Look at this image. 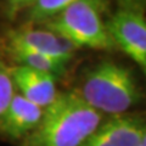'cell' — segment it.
<instances>
[{
    "mask_svg": "<svg viewBox=\"0 0 146 146\" xmlns=\"http://www.w3.org/2000/svg\"><path fill=\"white\" fill-rule=\"evenodd\" d=\"M101 119V113L90 107L77 90L57 93L44 108L38 125L22 139V146H80Z\"/></svg>",
    "mask_w": 146,
    "mask_h": 146,
    "instance_id": "6da1fadb",
    "label": "cell"
},
{
    "mask_svg": "<svg viewBox=\"0 0 146 146\" xmlns=\"http://www.w3.org/2000/svg\"><path fill=\"white\" fill-rule=\"evenodd\" d=\"M76 90L95 111L111 116L129 111L141 96L133 72L112 61H102L91 67Z\"/></svg>",
    "mask_w": 146,
    "mask_h": 146,
    "instance_id": "7a4b0ae2",
    "label": "cell"
},
{
    "mask_svg": "<svg viewBox=\"0 0 146 146\" xmlns=\"http://www.w3.org/2000/svg\"><path fill=\"white\" fill-rule=\"evenodd\" d=\"M105 0H77L45 23V28L58 34L76 48L111 50L115 48L102 12Z\"/></svg>",
    "mask_w": 146,
    "mask_h": 146,
    "instance_id": "3957f363",
    "label": "cell"
},
{
    "mask_svg": "<svg viewBox=\"0 0 146 146\" xmlns=\"http://www.w3.org/2000/svg\"><path fill=\"white\" fill-rule=\"evenodd\" d=\"M115 46L146 68V20L138 7H121L105 22Z\"/></svg>",
    "mask_w": 146,
    "mask_h": 146,
    "instance_id": "277c9868",
    "label": "cell"
},
{
    "mask_svg": "<svg viewBox=\"0 0 146 146\" xmlns=\"http://www.w3.org/2000/svg\"><path fill=\"white\" fill-rule=\"evenodd\" d=\"M146 139V124L140 116L116 115L101 122L80 146H139Z\"/></svg>",
    "mask_w": 146,
    "mask_h": 146,
    "instance_id": "5b68a950",
    "label": "cell"
},
{
    "mask_svg": "<svg viewBox=\"0 0 146 146\" xmlns=\"http://www.w3.org/2000/svg\"><path fill=\"white\" fill-rule=\"evenodd\" d=\"M7 48L32 50L67 62H71L76 50L78 49L51 31L35 28L10 31L7 33Z\"/></svg>",
    "mask_w": 146,
    "mask_h": 146,
    "instance_id": "8992f818",
    "label": "cell"
},
{
    "mask_svg": "<svg viewBox=\"0 0 146 146\" xmlns=\"http://www.w3.org/2000/svg\"><path fill=\"white\" fill-rule=\"evenodd\" d=\"M9 70L18 94L32 104L45 108L57 96L56 77L21 65L9 67Z\"/></svg>",
    "mask_w": 146,
    "mask_h": 146,
    "instance_id": "52a82bcc",
    "label": "cell"
},
{
    "mask_svg": "<svg viewBox=\"0 0 146 146\" xmlns=\"http://www.w3.org/2000/svg\"><path fill=\"white\" fill-rule=\"evenodd\" d=\"M44 108L15 94L0 119V133L12 140H22L42 119Z\"/></svg>",
    "mask_w": 146,
    "mask_h": 146,
    "instance_id": "ba28073f",
    "label": "cell"
},
{
    "mask_svg": "<svg viewBox=\"0 0 146 146\" xmlns=\"http://www.w3.org/2000/svg\"><path fill=\"white\" fill-rule=\"evenodd\" d=\"M7 50L18 65L28 67L31 70L38 72L48 73V74H51L56 78L66 74L68 63H70L67 61L48 56V55L32 51V50L17 48H7Z\"/></svg>",
    "mask_w": 146,
    "mask_h": 146,
    "instance_id": "9c48e42d",
    "label": "cell"
},
{
    "mask_svg": "<svg viewBox=\"0 0 146 146\" xmlns=\"http://www.w3.org/2000/svg\"><path fill=\"white\" fill-rule=\"evenodd\" d=\"M77 0H36L29 7L28 20L32 23H46Z\"/></svg>",
    "mask_w": 146,
    "mask_h": 146,
    "instance_id": "30bf717a",
    "label": "cell"
},
{
    "mask_svg": "<svg viewBox=\"0 0 146 146\" xmlns=\"http://www.w3.org/2000/svg\"><path fill=\"white\" fill-rule=\"evenodd\" d=\"M15 94V85L12 83L10 70L0 60V119Z\"/></svg>",
    "mask_w": 146,
    "mask_h": 146,
    "instance_id": "8fae6325",
    "label": "cell"
},
{
    "mask_svg": "<svg viewBox=\"0 0 146 146\" xmlns=\"http://www.w3.org/2000/svg\"><path fill=\"white\" fill-rule=\"evenodd\" d=\"M36 0H6L7 13L10 17H16L17 13L27 7H31Z\"/></svg>",
    "mask_w": 146,
    "mask_h": 146,
    "instance_id": "7c38bea8",
    "label": "cell"
},
{
    "mask_svg": "<svg viewBox=\"0 0 146 146\" xmlns=\"http://www.w3.org/2000/svg\"><path fill=\"white\" fill-rule=\"evenodd\" d=\"M122 4V7H136L141 3V0H119Z\"/></svg>",
    "mask_w": 146,
    "mask_h": 146,
    "instance_id": "4fadbf2b",
    "label": "cell"
},
{
    "mask_svg": "<svg viewBox=\"0 0 146 146\" xmlns=\"http://www.w3.org/2000/svg\"><path fill=\"white\" fill-rule=\"evenodd\" d=\"M139 146H146V139H145V140H143V141H141V144H140Z\"/></svg>",
    "mask_w": 146,
    "mask_h": 146,
    "instance_id": "5bb4252c",
    "label": "cell"
}]
</instances>
